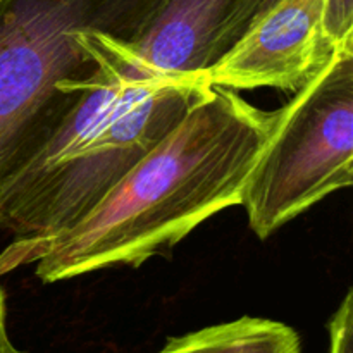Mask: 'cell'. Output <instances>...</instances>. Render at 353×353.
Listing matches in <instances>:
<instances>
[{
	"label": "cell",
	"instance_id": "1",
	"mask_svg": "<svg viewBox=\"0 0 353 353\" xmlns=\"http://www.w3.org/2000/svg\"><path fill=\"white\" fill-rule=\"evenodd\" d=\"M276 121L278 110L212 86L79 223L34 252V274L57 283L171 255L195 228L240 205Z\"/></svg>",
	"mask_w": 353,
	"mask_h": 353
},
{
	"label": "cell",
	"instance_id": "2",
	"mask_svg": "<svg viewBox=\"0 0 353 353\" xmlns=\"http://www.w3.org/2000/svg\"><path fill=\"white\" fill-rule=\"evenodd\" d=\"M109 37L102 64L74 109L0 190V276L83 219L171 133L212 86L203 76L145 72Z\"/></svg>",
	"mask_w": 353,
	"mask_h": 353
},
{
	"label": "cell",
	"instance_id": "3",
	"mask_svg": "<svg viewBox=\"0 0 353 353\" xmlns=\"http://www.w3.org/2000/svg\"><path fill=\"white\" fill-rule=\"evenodd\" d=\"M164 0H0V190L92 85L109 37L134 43Z\"/></svg>",
	"mask_w": 353,
	"mask_h": 353
},
{
	"label": "cell",
	"instance_id": "4",
	"mask_svg": "<svg viewBox=\"0 0 353 353\" xmlns=\"http://www.w3.org/2000/svg\"><path fill=\"white\" fill-rule=\"evenodd\" d=\"M353 181V40L278 109L243 186L241 203L261 240Z\"/></svg>",
	"mask_w": 353,
	"mask_h": 353
},
{
	"label": "cell",
	"instance_id": "5",
	"mask_svg": "<svg viewBox=\"0 0 353 353\" xmlns=\"http://www.w3.org/2000/svg\"><path fill=\"white\" fill-rule=\"evenodd\" d=\"M323 0H279L203 72V81L228 90L302 88L336 47L321 28Z\"/></svg>",
	"mask_w": 353,
	"mask_h": 353
},
{
	"label": "cell",
	"instance_id": "6",
	"mask_svg": "<svg viewBox=\"0 0 353 353\" xmlns=\"http://www.w3.org/2000/svg\"><path fill=\"white\" fill-rule=\"evenodd\" d=\"M279 0H164L124 52L145 72L202 76Z\"/></svg>",
	"mask_w": 353,
	"mask_h": 353
},
{
	"label": "cell",
	"instance_id": "7",
	"mask_svg": "<svg viewBox=\"0 0 353 353\" xmlns=\"http://www.w3.org/2000/svg\"><path fill=\"white\" fill-rule=\"evenodd\" d=\"M159 353H302V340L288 324L240 317L171 338Z\"/></svg>",
	"mask_w": 353,
	"mask_h": 353
},
{
	"label": "cell",
	"instance_id": "8",
	"mask_svg": "<svg viewBox=\"0 0 353 353\" xmlns=\"http://www.w3.org/2000/svg\"><path fill=\"white\" fill-rule=\"evenodd\" d=\"M321 28L327 47L353 40V0H323Z\"/></svg>",
	"mask_w": 353,
	"mask_h": 353
},
{
	"label": "cell",
	"instance_id": "9",
	"mask_svg": "<svg viewBox=\"0 0 353 353\" xmlns=\"http://www.w3.org/2000/svg\"><path fill=\"white\" fill-rule=\"evenodd\" d=\"M330 353H353V293L348 290L343 302L327 323Z\"/></svg>",
	"mask_w": 353,
	"mask_h": 353
},
{
	"label": "cell",
	"instance_id": "10",
	"mask_svg": "<svg viewBox=\"0 0 353 353\" xmlns=\"http://www.w3.org/2000/svg\"><path fill=\"white\" fill-rule=\"evenodd\" d=\"M10 343L9 334H7V327H6V295L0 290V353L6 350Z\"/></svg>",
	"mask_w": 353,
	"mask_h": 353
},
{
	"label": "cell",
	"instance_id": "11",
	"mask_svg": "<svg viewBox=\"0 0 353 353\" xmlns=\"http://www.w3.org/2000/svg\"><path fill=\"white\" fill-rule=\"evenodd\" d=\"M2 353H24V352H21V350H17V348H14V345H9V347H7Z\"/></svg>",
	"mask_w": 353,
	"mask_h": 353
}]
</instances>
